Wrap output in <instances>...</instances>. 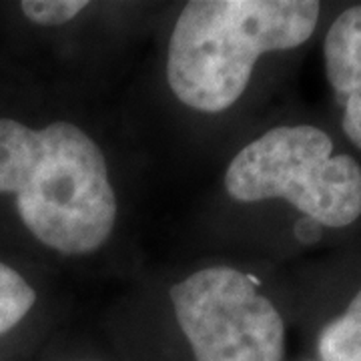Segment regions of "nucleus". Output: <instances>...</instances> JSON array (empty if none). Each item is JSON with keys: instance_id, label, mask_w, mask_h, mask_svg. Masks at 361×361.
Instances as JSON below:
<instances>
[{"instance_id": "8", "label": "nucleus", "mask_w": 361, "mask_h": 361, "mask_svg": "<svg viewBox=\"0 0 361 361\" xmlns=\"http://www.w3.org/2000/svg\"><path fill=\"white\" fill-rule=\"evenodd\" d=\"M85 6V0H25L20 4L26 18L42 26L65 25Z\"/></svg>"}, {"instance_id": "3", "label": "nucleus", "mask_w": 361, "mask_h": 361, "mask_svg": "<svg viewBox=\"0 0 361 361\" xmlns=\"http://www.w3.org/2000/svg\"><path fill=\"white\" fill-rule=\"evenodd\" d=\"M225 187L245 203L285 199L325 227L361 217L360 163L334 155L329 135L311 125L277 127L249 142L227 169Z\"/></svg>"}, {"instance_id": "7", "label": "nucleus", "mask_w": 361, "mask_h": 361, "mask_svg": "<svg viewBox=\"0 0 361 361\" xmlns=\"http://www.w3.org/2000/svg\"><path fill=\"white\" fill-rule=\"evenodd\" d=\"M37 301V293L25 277L0 263V336L11 331Z\"/></svg>"}, {"instance_id": "1", "label": "nucleus", "mask_w": 361, "mask_h": 361, "mask_svg": "<svg viewBox=\"0 0 361 361\" xmlns=\"http://www.w3.org/2000/svg\"><path fill=\"white\" fill-rule=\"evenodd\" d=\"M0 193L16 195L28 231L63 255L101 249L115 227L116 197L103 153L65 121L32 130L0 118Z\"/></svg>"}, {"instance_id": "2", "label": "nucleus", "mask_w": 361, "mask_h": 361, "mask_svg": "<svg viewBox=\"0 0 361 361\" xmlns=\"http://www.w3.org/2000/svg\"><path fill=\"white\" fill-rule=\"evenodd\" d=\"M319 8L313 0L187 2L169 42V87L195 111L229 109L263 52L289 51L310 39Z\"/></svg>"}, {"instance_id": "9", "label": "nucleus", "mask_w": 361, "mask_h": 361, "mask_svg": "<svg viewBox=\"0 0 361 361\" xmlns=\"http://www.w3.org/2000/svg\"><path fill=\"white\" fill-rule=\"evenodd\" d=\"M297 237L303 241V243H313L322 237V231H319V225L315 221L311 219H301L297 223L295 227Z\"/></svg>"}, {"instance_id": "5", "label": "nucleus", "mask_w": 361, "mask_h": 361, "mask_svg": "<svg viewBox=\"0 0 361 361\" xmlns=\"http://www.w3.org/2000/svg\"><path fill=\"white\" fill-rule=\"evenodd\" d=\"M325 71L337 103L343 106V130L361 149V6L339 14L325 37Z\"/></svg>"}, {"instance_id": "4", "label": "nucleus", "mask_w": 361, "mask_h": 361, "mask_svg": "<svg viewBox=\"0 0 361 361\" xmlns=\"http://www.w3.org/2000/svg\"><path fill=\"white\" fill-rule=\"evenodd\" d=\"M171 301L197 361H281L283 319L251 277L207 267L171 287Z\"/></svg>"}, {"instance_id": "6", "label": "nucleus", "mask_w": 361, "mask_h": 361, "mask_svg": "<svg viewBox=\"0 0 361 361\" xmlns=\"http://www.w3.org/2000/svg\"><path fill=\"white\" fill-rule=\"evenodd\" d=\"M322 361H361V291L319 336Z\"/></svg>"}]
</instances>
